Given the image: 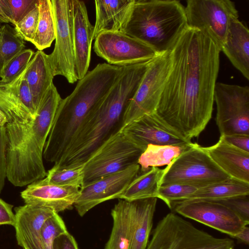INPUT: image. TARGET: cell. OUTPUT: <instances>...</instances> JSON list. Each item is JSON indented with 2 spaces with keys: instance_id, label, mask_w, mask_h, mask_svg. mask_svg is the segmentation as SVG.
Returning <instances> with one entry per match:
<instances>
[{
  "instance_id": "obj_40",
  "label": "cell",
  "mask_w": 249,
  "mask_h": 249,
  "mask_svg": "<svg viewBox=\"0 0 249 249\" xmlns=\"http://www.w3.org/2000/svg\"><path fill=\"white\" fill-rule=\"evenodd\" d=\"M220 136L230 144L249 153V135L237 134Z\"/></svg>"
},
{
  "instance_id": "obj_37",
  "label": "cell",
  "mask_w": 249,
  "mask_h": 249,
  "mask_svg": "<svg viewBox=\"0 0 249 249\" xmlns=\"http://www.w3.org/2000/svg\"><path fill=\"white\" fill-rule=\"evenodd\" d=\"M15 26L39 4V0H8Z\"/></svg>"
},
{
  "instance_id": "obj_26",
  "label": "cell",
  "mask_w": 249,
  "mask_h": 249,
  "mask_svg": "<svg viewBox=\"0 0 249 249\" xmlns=\"http://www.w3.org/2000/svg\"><path fill=\"white\" fill-rule=\"evenodd\" d=\"M163 169L153 167L139 172L120 196V199L128 201L156 197L159 198V190Z\"/></svg>"
},
{
  "instance_id": "obj_7",
  "label": "cell",
  "mask_w": 249,
  "mask_h": 249,
  "mask_svg": "<svg viewBox=\"0 0 249 249\" xmlns=\"http://www.w3.org/2000/svg\"><path fill=\"white\" fill-rule=\"evenodd\" d=\"M229 178L210 158L204 147L193 143L163 169L160 185L180 183L200 188Z\"/></svg>"
},
{
  "instance_id": "obj_19",
  "label": "cell",
  "mask_w": 249,
  "mask_h": 249,
  "mask_svg": "<svg viewBox=\"0 0 249 249\" xmlns=\"http://www.w3.org/2000/svg\"><path fill=\"white\" fill-rule=\"evenodd\" d=\"M75 70L77 80L88 72L91 59L94 26L89 20L85 2L73 0Z\"/></svg>"
},
{
  "instance_id": "obj_25",
  "label": "cell",
  "mask_w": 249,
  "mask_h": 249,
  "mask_svg": "<svg viewBox=\"0 0 249 249\" xmlns=\"http://www.w3.org/2000/svg\"><path fill=\"white\" fill-rule=\"evenodd\" d=\"M111 215L113 226L105 249H129L132 230V201L120 199L111 210Z\"/></svg>"
},
{
  "instance_id": "obj_3",
  "label": "cell",
  "mask_w": 249,
  "mask_h": 249,
  "mask_svg": "<svg viewBox=\"0 0 249 249\" xmlns=\"http://www.w3.org/2000/svg\"><path fill=\"white\" fill-rule=\"evenodd\" d=\"M152 61L123 67L117 80L86 119L64 156L54 165L67 167L83 164L122 130L125 110Z\"/></svg>"
},
{
  "instance_id": "obj_20",
  "label": "cell",
  "mask_w": 249,
  "mask_h": 249,
  "mask_svg": "<svg viewBox=\"0 0 249 249\" xmlns=\"http://www.w3.org/2000/svg\"><path fill=\"white\" fill-rule=\"evenodd\" d=\"M214 163L229 177L249 183V153L226 142L222 137L214 145L204 147Z\"/></svg>"
},
{
  "instance_id": "obj_14",
  "label": "cell",
  "mask_w": 249,
  "mask_h": 249,
  "mask_svg": "<svg viewBox=\"0 0 249 249\" xmlns=\"http://www.w3.org/2000/svg\"><path fill=\"white\" fill-rule=\"evenodd\" d=\"M171 209L185 217L212 228L232 238L249 224L231 209L216 201L176 202L172 204Z\"/></svg>"
},
{
  "instance_id": "obj_31",
  "label": "cell",
  "mask_w": 249,
  "mask_h": 249,
  "mask_svg": "<svg viewBox=\"0 0 249 249\" xmlns=\"http://www.w3.org/2000/svg\"><path fill=\"white\" fill-rule=\"evenodd\" d=\"M83 167L84 164L67 167L54 165L44 178L47 182L55 185L80 188L84 179Z\"/></svg>"
},
{
  "instance_id": "obj_5",
  "label": "cell",
  "mask_w": 249,
  "mask_h": 249,
  "mask_svg": "<svg viewBox=\"0 0 249 249\" xmlns=\"http://www.w3.org/2000/svg\"><path fill=\"white\" fill-rule=\"evenodd\" d=\"M188 27L185 6L176 0H135L124 33L158 54L170 51Z\"/></svg>"
},
{
  "instance_id": "obj_39",
  "label": "cell",
  "mask_w": 249,
  "mask_h": 249,
  "mask_svg": "<svg viewBox=\"0 0 249 249\" xmlns=\"http://www.w3.org/2000/svg\"><path fill=\"white\" fill-rule=\"evenodd\" d=\"M7 138L5 126L0 127V193L7 178Z\"/></svg>"
},
{
  "instance_id": "obj_32",
  "label": "cell",
  "mask_w": 249,
  "mask_h": 249,
  "mask_svg": "<svg viewBox=\"0 0 249 249\" xmlns=\"http://www.w3.org/2000/svg\"><path fill=\"white\" fill-rule=\"evenodd\" d=\"M199 188L195 186L180 183L160 185L159 190V198L163 201L171 209L173 203L186 199Z\"/></svg>"
},
{
  "instance_id": "obj_10",
  "label": "cell",
  "mask_w": 249,
  "mask_h": 249,
  "mask_svg": "<svg viewBox=\"0 0 249 249\" xmlns=\"http://www.w3.org/2000/svg\"><path fill=\"white\" fill-rule=\"evenodd\" d=\"M55 24L53 52L48 54L54 76H64L70 84L78 80L75 70L73 0H51Z\"/></svg>"
},
{
  "instance_id": "obj_11",
  "label": "cell",
  "mask_w": 249,
  "mask_h": 249,
  "mask_svg": "<svg viewBox=\"0 0 249 249\" xmlns=\"http://www.w3.org/2000/svg\"><path fill=\"white\" fill-rule=\"evenodd\" d=\"M171 67V51L151 62L125 110L122 129L145 115L156 112Z\"/></svg>"
},
{
  "instance_id": "obj_30",
  "label": "cell",
  "mask_w": 249,
  "mask_h": 249,
  "mask_svg": "<svg viewBox=\"0 0 249 249\" xmlns=\"http://www.w3.org/2000/svg\"><path fill=\"white\" fill-rule=\"evenodd\" d=\"M25 47L14 27L8 24L0 25V76L8 62Z\"/></svg>"
},
{
  "instance_id": "obj_6",
  "label": "cell",
  "mask_w": 249,
  "mask_h": 249,
  "mask_svg": "<svg viewBox=\"0 0 249 249\" xmlns=\"http://www.w3.org/2000/svg\"><path fill=\"white\" fill-rule=\"evenodd\" d=\"M230 238H217L174 213L160 219L146 249H234Z\"/></svg>"
},
{
  "instance_id": "obj_36",
  "label": "cell",
  "mask_w": 249,
  "mask_h": 249,
  "mask_svg": "<svg viewBox=\"0 0 249 249\" xmlns=\"http://www.w3.org/2000/svg\"><path fill=\"white\" fill-rule=\"evenodd\" d=\"M26 68L27 67L17 78L10 83H12L19 99L31 113L33 116H35L36 110L28 84L24 78Z\"/></svg>"
},
{
  "instance_id": "obj_45",
  "label": "cell",
  "mask_w": 249,
  "mask_h": 249,
  "mask_svg": "<svg viewBox=\"0 0 249 249\" xmlns=\"http://www.w3.org/2000/svg\"><path fill=\"white\" fill-rule=\"evenodd\" d=\"M7 123V119L5 115L0 109V127L5 126Z\"/></svg>"
},
{
  "instance_id": "obj_17",
  "label": "cell",
  "mask_w": 249,
  "mask_h": 249,
  "mask_svg": "<svg viewBox=\"0 0 249 249\" xmlns=\"http://www.w3.org/2000/svg\"><path fill=\"white\" fill-rule=\"evenodd\" d=\"M79 195L78 187L55 185L44 178L27 185L20 193L25 204L49 208L57 213L71 209Z\"/></svg>"
},
{
  "instance_id": "obj_9",
  "label": "cell",
  "mask_w": 249,
  "mask_h": 249,
  "mask_svg": "<svg viewBox=\"0 0 249 249\" xmlns=\"http://www.w3.org/2000/svg\"><path fill=\"white\" fill-rule=\"evenodd\" d=\"M143 152L122 131L107 140L84 163V186L137 163Z\"/></svg>"
},
{
  "instance_id": "obj_28",
  "label": "cell",
  "mask_w": 249,
  "mask_h": 249,
  "mask_svg": "<svg viewBox=\"0 0 249 249\" xmlns=\"http://www.w3.org/2000/svg\"><path fill=\"white\" fill-rule=\"evenodd\" d=\"M184 145L149 144L141 154L137 163L140 172H145L150 168L168 165L176 157L188 148L192 144Z\"/></svg>"
},
{
  "instance_id": "obj_1",
  "label": "cell",
  "mask_w": 249,
  "mask_h": 249,
  "mask_svg": "<svg viewBox=\"0 0 249 249\" xmlns=\"http://www.w3.org/2000/svg\"><path fill=\"white\" fill-rule=\"evenodd\" d=\"M220 53L209 38L188 26L171 50V67L156 113L189 141L211 119Z\"/></svg>"
},
{
  "instance_id": "obj_29",
  "label": "cell",
  "mask_w": 249,
  "mask_h": 249,
  "mask_svg": "<svg viewBox=\"0 0 249 249\" xmlns=\"http://www.w3.org/2000/svg\"><path fill=\"white\" fill-rule=\"evenodd\" d=\"M39 17L33 43L39 51L51 46L55 38V24L51 0H39Z\"/></svg>"
},
{
  "instance_id": "obj_35",
  "label": "cell",
  "mask_w": 249,
  "mask_h": 249,
  "mask_svg": "<svg viewBox=\"0 0 249 249\" xmlns=\"http://www.w3.org/2000/svg\"><path fill=\"white\" fill-rule=\"evenodd\" d=\"M38 17V5L14 26L17 34L24 41L33 42L37 29Z\"/></svg>"
},
{
  "instance_id": "obj_43",
  "label": "cell",
  "mask_w": 249,
  "mask_h": 249,
  "mask_svg": "<svg viewBox=\"0 0 249 249\" xmlns=\"http://www.w3.org/2000/svg\"><path fill=\"white\" fill-rule=\"evenodd\" d=\"M0 23L13 25L12 11L8 0H0Z\"/></svg>"
},
{
  "instance_id": "obj_27",
  "label": "cell",
  "mask_w": 249,
  "mask_h": 249,
  "mask_svg": "<svg viewBox=\"0 0 249 249\" xmlns=\"http://www.w3.org/2000/svg\"><path fill=\"white\" fill-rule=\"evenodd\" d=\"M248 195L249 183L230 177L222 181L200 188L186 199L181 201H216L233 197Z\"/></svg>"
},
{
  "instance_id": "obj_34",
  "label": "cell",
  "mask_w": 249,
  "mask_h": 249,
  "mask_svg": "<svg viewBox=\"0 0 249 249\" xmlns=\"http://www.w3.org/2000/svg\"><path fill=\"white\" fill-rule=\"evenodd\" d=\"M35 52L30 49H23L15 55L6 65L0 76V81L9 83L26 68Z\"/></svg>"
},
{
  "instance_id": "obj_2",
  "label": "cell",
  "mask_w": 249,
  "mask_h": 249,
  "mask_svg": "<svg viewBox=\"0 0 249 249\" xmlns=\"http://www.w3.org/2000/svg\"><path fill=\"white\" fill-rule=\"evenodd\" d=\"M61 99L53 84L33 116L12 84L0 81V109L7 119V178L14 186L23 187L46 177L43 150Z\"/></svg>"
},
{
  "instance_id": "obj_38",
  "label": "cell",
  "mask_w": 249,
  "mask_h": 249,
  "mask_svg": "<svg viewBox=\"0 0 249 249\" xmlns=\"http://www.w3.org/2000/svg\"><path fill=\"white\" fill-rule=\"evenodd\" d=\"M249 195L233 197L216 201L228 207L245 221L249 223Z\"/></svg>"
},
{
  "instance_id": "obj_12",
  "label": "cell",
  "mask_w": 249,
  "mask_h": 249,
  "mask_svg": "<svg viewBox=\"0 0 249 249\" xmlns=\"http://www.w3.org/2000/svg\"><path fill=\"white\" fill-rule=\"evenodd\" d=\"M215 121L220 136L249 135V87L216 83Z\"/></svg>"
},
{
  "instance_id": "obj_16",
  "label": "cell",
  "mask_w": 249,
  "mask_h": 249,
  "mask_svg": "<svg viewBox=\"0 0 249 249\" xmlns=\"http://www.w3.org/2000/svg\"><path fill=\"white\" fill-rule=\"evenodd\" d=\"M121 131L143 151L150 144L180 146L192 143L174 130L156 112L142 116Z\"/></svg>"
},
{
  "instance_id": "obj_21",
  "label": "cell",
  "mask_w": 249,
  "mask_h": 249,
  "mask_svg": "<svg viewBox=\"0 0 249 249\" xmlns=\"http://www.w3.org/2000/svg\"><path fill=\"white\" fill-rule=\"evenodd\" d=\"M94 2L96 21L93 39L102 32L124 33L135 0H96Z\"/></svg>"
},
{
  "instance_id": "obj_41",
  "label": "cell",
  "mask_w": 249,
  "mask_h": 249,
  "mask_svg": "<svg viewBox=\"0 0 249 249\" xmlns=\"http://www.w3.org/2000/svg\"><path fill=\"white\" fill-rule=\"evenodd\" d=\"M13 207L0 198V225L14 226L16 218L12 211Z\"/></svg>"
},
{
  "instance_id": "obj_42",
  "label": "cell",
  "mask_w": 249,
  "mask_h": 249,
  "mask_svg": "<svg viewBox=\"0 0 249 249\" xmlns=\"http://www.w3.org/2000/svg\"><path fill=\"white\" fill-rule=\"evenodd\" d=\"M53 249H78V248L73 236L67 231L55 239Z\"/></svg>"
},
{
  "instance_id": "obj_22",
  "label": "cell",
  "mask_w": 249,
  "mask_h": 249,
  "mask_svg": "<svg viewBox=\"0 0 249 249\" xmlns=\"http://www.w3.org/2000/svg\"><path fill=\"white\" fill-rule=\"evenodd\" d=\"M222 52L232 65L249 80V30L238 18L231 23Z\"/></svg>"
},
{
  "instance_id": "obj_24",
  "label": "cell",
  "mask_w": 249,
  "mask_h": 249,
  "mask_svg": "<svg viewBox=\"0 0 249 249\" xmlns=\"http://www.w3.org/2000/svg\"><path fill=\"white\" fill-rule=\"evenodd\" d=\"M157 198L132 201V230L129 249H146L153 226Z\"/></svg>"
},
{
  "instance_id": "obj_18",
  "label": "cell",
  "mask_w": 249,
  "mask_h": 249,
  "mask_svg": "<svg viewBox=\"0 0 249 249\" xmlns=\"http://www.w3.org/2000/svg\"><path fill=\"white\" fill-rule=\"evenodd\" d=\"M14 210L18 244L23 249H43L41 228L46 220L56 213L49 208L29 204L16 207Z\"/></svg>"
},
{
  "instance_id": "obj_4",
  "label": "cell",
  "mask_w": 249,
  "mask_h": 249,
  "mask_svg": "<svg viewBox=\"0 0 249 249\" xmlns=\"http://www.w3.org/2000/svg\"><path fill=\"white\" fill-rule=\"evenodd\" d=\"M123 68L98 64L79 80L69 95L61 99L44 148L46 160L54 164L64 156L86 119L107 94Z\"/></svg>"
},
{
  "instance_id": "obj_44",
  "label": "cell",
  "mask_w": 249,
  "mask_h": 249,
  "mask_svg": "<svg viewBox=\"0 0 249 249\" xmlns=\"http://www.w3.org/2000/svg\"><path fill=\"white\" fill-rule=\"evenodd\" d=\"M233 238L236 239L240 243H243L246 245H249V228L248 225L244 226Z\"/></svg>"
},
{
  "instance_id": "obj_15",
  "label": "cell",
  "mask_w": 249,
  "mask_h": 249,
  "mask_svg": "<svg viewBox=\"0 0 249 249\" xmlns=\"http://www.w3.org/2000/svg\"><path fill=\"white\" fill-rule=\"evenodd\" d=\"M138 163L104 177L80 188L74 206L78 214L84 216L90 210L105 201L119 198L128 185L140 172Z\"/></svg>"
},
{
  "instance_id": "obj_33",
  "label": "cell",
  "mask_w": 249,
  "mask_h": 249,
  "mask_svg": "<svg viewBox=\"0 0 249 249\" xmlns=\"http://www.w3.org/2000/svg\"><path fill=\"white\" fill-rule=\"evenodd\" d=\"M67 231L62 218L57 213H54L46 220L41 228L40 236L43 249H53L55 239Z\"/></svg>"
},
{
  "instance_id": "obj_13",
  "label": "cell",
  "mask_w": 249,
  "mask_h": 249,
  "mask_svg": "<svg viewBox=\"0 0 249 249\" xmlns=\"http://www.w3.org/2000/svg\"><path fill=\"white\" fill-rule=\"evenodd\" d=\"M94 39V52L111 65L126 66L160 55L144 43L122 32H102Z\"/></svg>"
},
{
  "instance_id": "obj_8",
  "label": "cell",
  "mask_w": 249,
  "mask_h": 249,
  "mask_svg": "<svg viewBox=\"0 0 249 249\" xmlns=\"http://www.w3.org/2000/svg\"><path fill=\"white\" fill-rule=\"evenodd\" d=\"M185 11L188 26L209 38L221 52L231 22L238 18L234 2L230 0H188Z\"/></svg>"
},
{
  "instance_id": "obj_23",
  "label": "cell",
  "mask_w": 249,
  "mask_h": 249,
  "mask_svg": "<svg viewBox=\"0 0 249 249\" xmlns=\"http://www.w3.org/2000/svg\"><path fill=\"white\" fill-rule=\"evenodd\" d=\"M48 54L43 51L35 53L27 66L24 78L33 97L36 111L54 78Z\"/></svg>"
}]
</instances>
